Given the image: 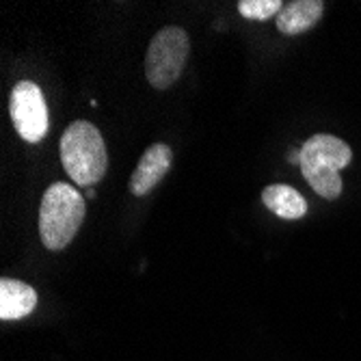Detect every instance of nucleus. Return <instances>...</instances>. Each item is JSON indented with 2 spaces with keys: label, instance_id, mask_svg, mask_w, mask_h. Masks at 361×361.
I'll return each mask as SVG.
<instances>
[{
  "label": "nucleus",
  "instance_id": "obj_1",
  "mask_svg": "<svg viewBox=\"0 0 361 361\" xmlns=\"http://www.w3.org/2000/svg\"><path fill=\"white\" fill-rule=\"evenodd\" d=\"M61 162L78 186H93L106 176L109 154L104 139L91 121H72L61 137Z\"/></svg>",
  "mask_w": 361,
  "mask_h": 361
},
{
  "label": "nucleus",
  "instance_id": "obj_7",
  "mask_svg": "<svg viewBox=\"0 0 361 361\" xmlns=\"http://www.w3.org/2000/svg\"><path fill=\"white\" fill-rule=\"evenodd\" d=\"M37 307V292L24 281L0 279V318L20 320Z\"/></svg>",
  "mask_w": 361,
  "mask_h": 361
},
{
  "label": "nucleus",
  "instance_id": "obj_10",
  "mask_svg": "<svg viewBox=\"0 0 361 361\" xmlns=\"http://www.w3.org/2000/svg\"><path fill=\"white\" fill-rule=\"evenodd\" d=\"M283 9L281 0H240L238 13L247 20H269Z\"/></svg>",
  "mask_w": 361,
  "mask_h": 361
},
{
  "label": "nucleus",
  "instance_id": "obj_8",
  "mask_svg": "<svg viewBox=\"0 0 361 361\" xmlns=\"http://www.w3.org/2000/svg\"><path fill=\"white\" fill-rule=\"evenodd\" d=\"M324 13L322 0H294L277 16V30L283 35H301V32L314 28Z\"/></svg>",
  "mask_w": 361,
  "mask_h": 361
},
{
  "label": "nucleus",
  "instance_id": "obj_2",
  "mask_svg": "<svg viewBox=\"0 0 361 361\" xmlns=\"http://www.w3.org/2000/svg\"><path fill=\"white\" fill-rule=\"evenodd\" d=\"M353 152L346 141L334 135H314L301 147V173L324 200H338L344 190L340 171L348 167Z\"/></svg>",
  "mask_w": 361,
  "mask_h": 361
},
{
  "label": "nucleus",
  "instance_id": "obj_9",
  "mask_svg": "<svg viewBox=\"0 0 361 361\" xmlns=\"http://www.w3.org/2000/svg\"><path fill=\"white\" fill-rule=\"evenodd\" d=\"M262 202L279 219L299 221L307 214L305 197L288 184H271L262 190Z\"/></svg>",
  "mask_w": 361,
  "mask_h": 361
},
{
  "label": "nucleus",
  "instance_id": "obj_3",
  "mask_svg": "<svg viewBox=\"0 0 361 361\" xmlns=\"http://www.w3.org/2000/svg\"><path fill=\"white\" fill-rule=\"evenodd\" d=\"M85 221L82 195L70 186L56 182L48 186L39 206V236L46 249L61 251L68 247Z\"/></svg>",
  "mask_w": 361,
  "mask_h": 361
},
{
  "label": "nucleus",
  "instance_id": "obj_5",
  "mask_svg": "<svg viewBox=\"0 0 361 361\" xmlns=\"http://www.w3.org/2000/svg\"><path fill=\"white\" fill-rule=\"evenodd\" d=\"M9 113L18 135L28 143H39L48 135V104L42 89L32 80H20L9 97Z\"/></svg>",
  "mask_w": 361,
  "mask_h": 361
},
{
  "label": "nucleus",
  "instance_id": "obj_6",
  "mask_svg": "<svg viewBox=\"0 0 361 361\" xmlns=\"http://www.w3.org/2000/svg\"><path fill=\"white\" fill-rule=\"evenodd\" d=\"M171 160H173V152L169 145L165 143L149 145L143 152L133 178H130V192L135 197H145L147 192H152L160 184V180L169 173Z\"/></svg>",
  "mask_w": 361,
  "mask_h": 361
},
{
  "label": "nucleus",
  "instance_id": "obj_4",
  "mask_svg": "<svg viewBox=\"0 0 361 361\" xmlns=\"http://www.w3.org/2000/svg\"><path fill=\"white\" fill-rule=\"evenodd\" d=\"M190 42L186 30L180 26L160 28L149 42L145 54V76L149 85L158 91H165L176 85L188 59Z\"/></svg>",
  "mask_w": 361,
  "mask_h": 361
}]
</instances>
